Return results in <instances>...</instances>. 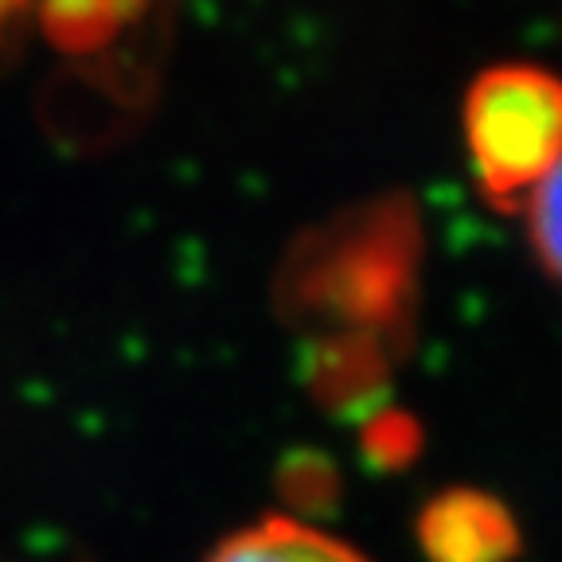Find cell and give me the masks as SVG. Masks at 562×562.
I'll list each match as a JSON object with an SVG mask.
<instances>
[{"label": "cell", "mask_w": 562, "mask_h": 562, "mask_svg": "<svg viewBox=\"0 0 562 562\" xmlns=\"http://www.w3.org/2000/svg\"><path fill=\"white\" fill-rule=\"evenodd\" d=\"M149 12V0H35V24L59 52L94 55L130 32Z\"/></svg>", "instance_id": "277c9868"}, {"label": "cell", "mask_w": 562, "mask_h": 562, "mask_svg": "<svg viewBox=\"0 0 562 562\" xmlns=\"http://www.w3.org/2000/svg\"><path fill=\"white\" fill-rule=\"evenodd\" d=\"M562 90L551 70L501 63L465 94V145L492 207L519 211L531 188L559 168Z\"/></svg>", "instance_id": "6da1fadb"}, {"label": "cell", "mask_w": 562, "mask_h": 562, "mask_svg": "<svg viewBox=\"0 0 562 562\" xmlns=\"http://www.w3.org/2000/svg\"><path fill=\"white\" fill-rule=\"evenodd\" d=\"M524 211L531 220V246H536V258L543 262V273L559 278V168L531 188Z\"/></svg>", "instance_id": "8992f818"}, {"label": "cell", "mask_w": 562, "mask_h": 562, "mask_svg": "<svg viewBox=\"0 0 562 562\" xmlns=\"http://www.w3.org/2000/svg\"><path fill=\"white\" fill-rule=\"evenodd\" d=\"M430 562H508L519 547L508 508L481 492H446L418 519Z\"/></svg>", "instance_id": "3957f363"}, {"label": "cell", "mask_w": 562, "mask_h": 562, "mask_svg": "<svg viewBox=\"0 0 562 562\" xmlns=\"http://www.w3.org/2000/svg\"><path fill=\"white\" fill-rule=\"evenodd\" d=\"M35 0H0V44H9L24 32V24L32 20Z\"/></svg>", "instance_id": "52a82bcc"}, {"label": "cell", "mask_w": 562, "mask_h": 562, "mask_svg": "<svg viewBox=\"0 0 562 562\" xmlns=\"http://www.w3.org/2000/svg\"><path fill=\"white\" fill-rule=\"evenodd\" d=\"M207 562H368L340 539L305 527L297 519L270 516L246 527L238 536L223 539Z\"/></svg>", "instance_id": "5b68a950"}, {"label": "cell", "mask_w": 562, "mask_h": 562, "mask_svg": "<svg viewBox=\"0 0 562 562\" xmlns=\"http://www.w3.org/2000/svg\"><path fill=\"white\" fill-rule=\"evenodd\" d=\"M406 231L411 223L398 203L340 223L301 258L290 290L301 293L316 313L351 321H386L403 313L414 258Z\"/></svg>", "instance_id": "7a4b0ae2"}]
</instances>
